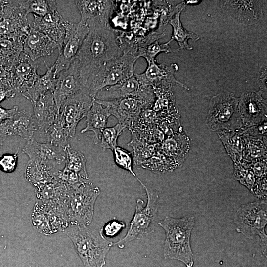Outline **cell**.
<instances>
[{"label": "cell", "mask_w": 267, "mask_h": 267, "mask_svg": "<svg viewBox=\"0 0 267 267\" xmlns=\"http://www.w3.org/2000/svg\"><path fill=\"white\" fill-rule=\"evenodd\" d=\"M86 23L89 31L75 59L85 87L105 63L124 53L110 24L95 19Z\"/></svg>", "instance_id": "6da1fadb"}, {"label": "cell", "mask_w": 267, "mask_h": 267, "mask_svg": "<svg viewBox=\"0 0 267 267\" xmlns=\"http://www.w3.org/2000/svg\"><path fill=\"white\" fill-rule=\"evenodd\" d=\"M195 222L192 216L177 219L166 216L159 221L158 224L164 230L166 234L163 247L165 259L177 260L187 267H193V254L190 237Z\"/></svg>", "instance_id": "7a4b0ae2"}, {"label": "cell", "mask_w": 267, "mask_h": 267, "mask_svg": "<svg viewBox=\"0 0 267 267\" xmlns=\"http://www.w3.org/2000/svg\"><path fill=\"white\" fill-rule=\"evenodd\" d=\"M62 231L71 239L84 267H103L105 265L106 255L113 243L103 236L101 230L75 225Z\"/></svg>", "instance_id": "3957f363"}, {"label": "cell", "mask_w": 267, "mask_h": 267, "mask_svg": "<svg viewBox=\"0 0 267 267\" xmlns=\"http://www.w3.org/2000/svg\"><path fill=\"white\" fill-rule=\"evenodd\" d=\"M100 193L98 187L89 182L70 187L63 204L68 227H88L92 222L96 200Z\"/></svg>", "instance_id": "277c9868"}, {"label": "cell", "mask_w": 267, "mask_h": 267, "mask_svg": "<svg viewBox=\"0 0 267 267\" xmlns=\"http://www.w3.org/2000/svg\"><path fill=\"white\" fill-rule=\"evenodd\" d=\"M136 179L146 192L147 203L144 206L143 200H137L135 212L129 224L127 233L123 238L113 243V245H117L120 248L133 240L142 239L153 232L155 226L159 207L158 195L149 189L138 177Z\"/></svg>", "instance_id": "5b68a950"}, {"label": "cell", "mask_w": 267, "mask_h": 267, "mask_svg": "<svg viewBox=\"0 0 267 267\" xmlns=\"http://www.w3.org/2000/svg\"><path fill=\"white\" fill-rule=\"evenodd\" d=\"M206 124L213 131H241L242 123L239 98L230 92H223L213 96L209 103Z\"/></svg>", "instance_id": "8992f818"}, {"label": "cell", "mask_w": 267, "mask_h": 267, "mask_svg": "<svg viewBox=\"0 0 267 267\" xmlns=\"http://www.w3.org/2000/svg\"><path fill=\"white\" fill-rule=\"evenodd\" d=\"M136 56L124 53L121 56L105 63L95 75L87 84L85 89L94 99L103 88L115 85L132 77Z\"/></svg>", "instance_id": "52a82bcc"}, {"label": "cell", "mask_w": 267, "mask_h": 267, "mask_svg": "<svg viewBox=\"0 0 267 267\" xmlns=\"http://www.w3.org/2000/svg\"><path fill=\"white\" fill-rule=\"evenodd\" d=\"M267 199L242 205L234 216L236 230L249 239L258 235L263 253L267 254V237L265 231L267 223Z\"/></svg>", "instance_id": "ba28073f"}, {"label": "cell", "mask_w": 267, "mask_h": 267, "mask_svg": "<svg viewBox=\"0 0 267 267\" xmlns=\"http://www.w3.org/2000/svg\"><path fill=\"white\" fill-rule=\"evenodd\" d=\"M33 227L40 233L51 235L67 227L63 205L37 200L31 214Z\"/></svg>", "instance_id": "9c48e42d"}, {"label": "cell", "mask_w": 267, "mask_h": 267, "mask_svg": "<svg viewBox=\"0 0 267 267\" xmlns=\"http://www.w3.org/2000/svg\"><path fill=\"white\" fill-rule=\"evenodd\" d=\"M65 35L59 55L53 64L57 76L67 69L76 59L83 42L89 31L87 23L65 21Z\"/></svg>", "instance_id": "30bf717a"}, {"label": "cell", "mask_w": 267, "mask_h": 267, "mask_svg": "<svg viewBox=\"0 0 267 267\" xmlns=\"http://www.w3.org/2000/svg\"><path fill=\"white\" fill-rule=\"evenodd\" d=\"M94 99L85 89L66 100L59 108L58 117L69 138H73L79 122L87 114Z\"/></svg>", "instance_id": "8fae6325"}, {"label": "cell", "mask_w": 267, "mask_h": 267, "mask_svg": "<svg viewBox=\"0 0 267 267\" xmlns=\"http://www.w3.org/2000/svg\"><path fill=\"white\" fill-rule=\"evenodd\" d=\"M145 71L134 75L142 85H148L153 88L171 89L175 84L187 90L189 88L184 84L178 81L175 77V73L178 69L176 63L165 65L157 63L156 60L147 62Z\"/></svg>", "instance_id": "7c38bea8"}, {"label": "cell", "mask_w": 267, "mask_h": 267, "mask_svg": "<svg viewBox=\"0 0 267 267\" xmlns=\"http://www.w3.org/2000/svg\"><path fill=\"white\" fill-rule=\"evenodd\" d=\"M262 93L260 90L246 91L239 98V109L242 123L241 131L267 120V102Z\"/></svg>", "instance_id": "4fadbf2b"}, {"label": "cell", "mask_w": 267, "mask_h": 267, "mask_svg": "<svg viewBox=\"0 0 267 267\" xmlns=\"http://www.w3.org/2000/svg\"><path fill=\"white\" fill-rule=\"evenodd\" d=\"M95 101L107 107L111 115H113L119 123L128 129L131 128L137 120L143 109L152 106L135 97L110 101Z\"/></svg>", "instance_id": "5bb4252c"}, {"label": "cell", "mask_w": 267, "mask_h": 267, "mask_svg": "<svg viewBox=\"0 0 267 267\" xmlns=\"http://www.w3.org/2000/svg\"><path fill=\"white\" fill-rule=\"evenodd\" d=\"M149 86L141 84L134 75L115 85L106 87L97 93L94 99L110 101L127 97L144 100L149 92Z\"/></svg>", "instance_id": "9a60e30c"}, {"label": "cell", "mask_w": 267, "mask_h": 267, "mask_svg": "<svg viewBox=\"0 0 267 267\" xmlns=\"http://www.w3.org/2000/svg\"><path fill=\"white\" fill-rule=\"evenodd\" d=\"M85 89L80 77L78 64L75 59L68 68L57 75L53 95L58 111L66 100Z\"/></svg>", "instance_id": "2e32d148"}, {"label": "cell", "mask_w": 267, "mask_h": 267, "mask_svg": "<svg viewBox=\"0 0 267 267\" xmlns=\"http://www.w3.org/2000/svg\"><path fill=\"white\" fill-rule=\"evenodd\" d=\"M31 23L19 0H8L0 15V35L22 34L26 35Z\"/></svg>", "instance_id": "e0dca14e"}, {"label": "cell", "mask_w": 267, "mask_h": 267, "mask_svg": "<svg viewBox=\"0 0 267 267\" xmlns=\"http://www.w3.org/2000/svg\"><path fill=\"white\" fill-rule=\"evenodd\" d=\"M223 6L227 14L242 25L256 24L263 17L261 4L258 0H226Z\"/></svg>", "instance_id": "ac0fdd59"}, {"label": "cell", "mask_w": 267, "mask_h": 267, "mask_svg": "<svg viewBox=\"0 0 267 267\" xmlns=\"http://www.w3.org/2000/svg\"><path fill=\"white\" fill-rule=\"evenodd\" d=\"M56 49L59 50V46L55 42L31 24L23 43V52L26 55L36 61L52 55Z\"/></svg>", "instance_id": "d6986e66"}, {"label": "cell", "mask_w": 267, "mask_h": 267, "mask_svg": "<svg viewBox=\"0 0 267 267\" xmlns=\"http://www.w3.org/2000/svg\"><path fill=\"white\" fill-rule=\"evenodd\" d=\"M60 149L49 142L40 143L32 138L27 141L22 152L28 156L29 161L56 167L65 160Z\"/></svg>", "instance_id": "ffe728a7"}, {"label": "cell", "mask_w": 267, "mask_h": 267, "mask_svg": "<svg viewBox=\"0 0 267 267\" xmlns=\"http://www.w3.org/2000/svg\"><path fill=\"white\" fill-rule=\"evenodd\" d=\"M38 61L32 60L23 52L13 66L11 72L13 85L17 92L22 94L33 85L38 74Z\"/></svg>", "instance_id": "44dd1931"}, {"label": "cell", "mask_w": 267, "mask_h": 267, "mask_svg": "<svg viewBox=\"0 0 267 267\" xmlns=\"http://www.w3.org/2000/svg\"><path fill=\"white\" fill-rule=\"evenodd\" d=\"M75 3L81 15L80 22L86 23L89 19L110 24L115 9L112 0H75Z\"/></svg>", "instance_id": "7402d4cb"}, {"label": "cell", "mask_w": 267, "mask_h": 267, "mask_svg": "<svg viewBox=\"0 0 267 267\" xmlns=\"http://www.w3.org/2000/svg\"><path fill=\"white\" fill-rule=\"evenodd\" d=\"M31 103L37 130L44 132L55 120L58 114L53 92L49 91L40 96Z\"/></svg>", "instance_id": "603a6c76"}, {"label": "cell", "mask_w": 267, "mask_h": 267, "mask_svg": "<svg viewBox=\"0 0 267 267\" xmlns=\"http://www.w3.org/2000/svg\"><path fill=\"white\" fill-rule=\"evenodd\" d=\"M65 21L56 10L44 17L34 15L33 21L31 24L55 42L59 46V51L65 35Z\"/></svg>", "instance_id": "cb8c5ba5"}, {"label": "cell", "mask_w": 267, "mask_h": 267, "mask_svg": "<svg viewBox=\"0 0 267 267\" xmlns=\"http://www.w3.org/2000/svg\"><path fill=\"white\" fill-rule=\"evenodd\" d=\"M5 135H18L27 141L32 139L37 130L33 115L23 110L11 119L0 123Z\"/></svg>", "instance_id": "d4e9b609"}, {"label": "cell", "mask_w": 267, "mask_h": 267, "mask_svg": "<svg viewBox=\"0 0 267 267\" xmlns=\"http://www.w3.org/2000/svg\"><path fill=\"white\" fill-rule=\"evenodd\" d=\"M59 170L56 167L29 161L24 177L27 181L37 190L58 178Z\"/></svg>", "instance_id": "484cf974"}, {"label": "cell", "mask_w": 267, "mask_h": 267, "mask_svg": "<svg viewBox=\"0 0 267 267\" xmlns=\"http://www.w3.org/2000/svg\"><path fill=\"white\" fill-rule=\"evenodd\" d=\"M26 35H0V65L11 69L23 52V43Z\"/></svg>", "instance_id": "4316f807"}, {"label": "cell", "mask_w": 267, "mask_h": 267, "mask_svg": "<svg viewBox=\"0 0 267 267\" xmlns=\"http://www.w3.org/2000/svg\"><path fill=\"white\" fill-rule=\"evenodd\" d=\"M160 149L181 167L190 150V140L183 131L167 136L160 143Z\"/></svg>", "instance_id": "83f0119b"}, {"label": "cell", "mask_w": 267, "mask_h": 267, "mask_svg": "<svg viewBox=\"0 0 267 267\" xmlns=\"http://www.w3.org/2000/svg\"><path fill=\"white\" fill-rule=\"evenodd\" d=\"M110 116L111 114L108 109L94 100L86 116V126L80 131V133L92 132L94 133V142L95 144H98Z\"/></svg>", "instance_id": "f1b7e54d"}, {"label": "cell", "mask_w": 267, "mask_h": 267, "mask_svg": "<svg viewBox=\"0 0 267 267\" xmlns=\"http://www.w3.org/2000/svg\"><path fill=\"white\" fill-rule=\"evenodd\" d=\"M217 135L233 163H243L245 144L242 132L222 130L217 132Z\"/></svg>", "instance_id": "f546056e"}, {"label": "cell", "mask_w": 267, "mask_h": 267, "mask_svg": "<svg viewBox=\"0 0 267 267\" xmlns=\"http://www.w3.org/2000/svg\"><path fill=\"white\" fill-rule=\"evenodd\" d=\"M46 67V72L43 75H38L32 86L22 95L31 103L36 101L40 96L49 91H53L56 82L57 76L54 66L49 67L44 60Z\"/></svg>", "instance_id": "4dcf8cb0"}, {"label": "cell", "mask_w": 267, "mask_h": 267, "mask_svg": "<svg viewBox=\"0 0 267 267\" xmlns=\"http://www.w3.org/2000/svg\"><path fill=\"white\" fill-rule=\"evenodd\" d=\"M69 188L62 181L57 179L34 191L38 200L63 205Z\"/></svg>", "instance_id": "1f68e13d"}, {"label": "cell", "mask_w": 267, "mask_h": 267, "mask_svg": "<svg viewBox=\"0 0 267 267\" xmlns=\"http://www.w3.org/2000/svg\"><path fill=\"white\" fill-rule=\"evenodd\" d=\"M181 12L182 11H179L175 13L167 24H170L173 27V33L171 39L178 43L179 46L178 49L190 50L193 48L188 44V39H190L196 41L200 39V37L183 27L180 19Z\"/></svg>", "instance_id": "d6a6232c"}, {"label": "cell", "mask_w": 267, "mask_h": 267, "mask_svg": "<svg viewBox=\"0 0 267 267\" xmlns=\"http://www.w3.org/2000/svg\"><path fill=\"white\" fill-rule=\"evenodd\" d=\"M139 166L143 169L157 173L172 172L178 168L176 162L163 153L161 149L151 157L142 162Z\"/></svg>", "instance_id": "836d02e7"}, {"label": "cell", "mask_w": 267, "mask_h": 267, "mask_svg": "<svg viewBox=\"0 0 267 267\" xmlns=\"http://www.w3.org/2000/svg\"><path fill=\"white\" fill-rule=\"evenodd\" d=\"M131 135L132 139L127 145L133 149L134 165L139 166L142 162L151 157L160 149V143H149L138 138L133 134Z\"/></svg>", "instance_id": "e575fe53"}, {"label": "cell", "mask_w": 267, "mask_h": 267, "mask_svg": "<svg viewBox=\"0 0 267 267\" xmlns=\"http://www.w3.org/2000/svg\"><path fill=\"white\" fill-rule=\"evenodd\" d=\"M63 150L65 153V168L77 173L82 179L89 181L86 169V159L80 151L75 150L67 144Z\"/></svg>", "instance_id": "d590c367"}, {"label": "cell", "mask_w": 267, "mask_h": 267, "mask_svg": "<svg viewBox=\"0 0 267 267\" xmlns=\"http://www.w3.org/2000/svg\"><path fill=\"white\" fill-rule=\"evenodd\" d=\"M242 135L245 144L243 163L248 164L254 160L267 157V139L252 137L243 133Z\"/></svg>", "instance_id": "8d00e7d4"}, {"label": "cell", "mask_w": 267, "mask_h": 267, "mask_svg": "<svg viewBox=\"0 0 267 267\" xmlns=\"http://www.w3.org/2000/svg\"><path fill=\"white\" fill-rule=\"evenodd\" d=\"M19 2L27 15L32 13L35 16L44 17L57 10L55 0H19Z\"/></svg>", "instance_id": "74e56055"}, {"label": "cell", "mask_w": 267, "mask_h": 267, "mask_svg": "<svg viewBox=\"0 0 267 267\" xmlns=\"http://www.w3.org/2000/svg\"><path fill=\"white\" fill-rule=\"evenodd\" d=\"M49 142L60 148H64L68 144L67 140L69 138L58 116L53 122L44 132Z\"/></svg>", "instance_id": "f35d334b"}, {"label": "cell", "mask_w": 267, "mask_h": 267, "mask_svg": "<svg viewBox=\"0 0 267 267\" xmlns=\"http://www.w3.org/2000/svg\"><path fill=\"white\" fill-rule=\"evenodd\" d=\"M172 41L171 39L166 43L160 44L158 40H156L145 46L140 47L136 56L138 58L142 57L145 58L147 62L155 61L156 56L161 52L172 53L179 49L174 50L170 47L169 44Z\"/></svg>", "instance_id": "ab89813d"}, {"label": "cell", "mask_w": 267, "mask_h": 267, "mask_svg": "<svg viewBox=\"0 0 267 267\" xmlns=\"http://www.w3.org/2000/svg\"><path fill=\"white\" fill-rule=\"evenodd\" d=\"M233 166L235 178L253 193L256 186L257 180L249 166L246 163H234Z\"/></svg>", "instance_id": "60d3db41"}, {"label": "cell", "mask_w": 267, "mask_h": 267, "mask_svg": "<svg viewBox=\"0 0 267 267\" xmlns=\"http://www.w3.org/2000/svg\"><path fill=\"white\" fill-rule=\"evenodd\" d=\"M126 127L117 123L110 127H106L102 132L100 146L103 151L110 149L112 151L118 146L117 140Z\"/></svg>", "instance_id": "b9f144b4"}, {"label": "cell", "mask_w": 267, "mask_h": 267, "mask_svg": "<svg viewBox=\"0 0 267 267\" xmlns=\"http://www.w3.org/2000/svg\"><path fill=\"white\" fill-rule=\"evenodd\" d=\"M115 163L120 168L128 171L134 177H137L133 170L134 161L132 153L117 146L113 151Z\"/></svg>", "instance_id": "7bdbcfd3"}, {"label": "cell", "mask_w": 267, "mask_h": 267, "mask_svg": "<svg viewBox=\"0 0 267 267\" xmlns=\"http://www.w3.org/2000/svg\"><path fill=\"white\" fill-rule=\"evenodd\" d=\"M267 157H266L254 160L247 164L256 178V188L259 185L267 183Z\"/></svg>", "instance_id": "ee69618b"}, {"label": "cell", "mask_w": 267, "mask_h": 267, "mask_svg": "<svg viewBox=\"0 0 267 267\" xmlns=\"http://www.w3.org/2000/svg\"><path fill=\"white\" fill-rule=\"evenodd\" d=\"M58 178L68 186L75 188L87 181L82 179L77 173L66 168L59 170Z\"/></svg>", "instance_id": "f6af8a7d"}, {"label": "cell", "mask_w": 267, "mask_h": 267, "mask_svg": "<svg viewBox=\"0 0 267 267\" xmlns=\"http://www.w3.org/2000/svg\"><path fill=\"white\" fill-rule=\"evenodd\" d=\"M18 158V151L4 154L0 157V170L5 173H13L17 167Z\"/></svg>", "instance_id": "bcb514c9"}, {"label": "cell", "mask_w": 267, "mask_h": 267, "mask_svg": "<svg viewBox=\"0 0 267 267\" xmlns=\"http://www.w3.org/2000/svg\"><path fill=\"white\" fill-rule=\"evenodd\" d=\"M125 226L124 222L113 219L105 224L101 232L104 237H113L117 235Z\"/></svg>", "instance_id": "7dc6e473"}, {"label": "cell", "mask_w": 267, "mask_h": 267, "mask_svg": "<svg viewBox=\"0 0 267 267\" xmlns=\"http://www.w3.org/2000/svg\"><path fill=\"white\" fill-rule=\"evenodd\" d=\"M267 120L262 123L250 127L243 131L242 133L249 136L261 139H267Z\"/></svg>", "instance_id": "c3c4849f"}, {"label": "cell", "mask_w": 267, "mask_h": 267, "mask_svg": "<svg viewBox=\"0 0 267 267\" xmlns=\"http://www.w3.org/2000/svg\"><path fill=\"white\" fill-rule=\"evenodd\" d=\"M0 85L4 86L5 87L15 89L13 85L11 71L0 65Z\"/></svg>", "instance_id": "681fc988"}, {"label": "cell", "mask_w": 267, "mask_h": 267, "mask_svg": "<svg viewBox=\"0 0 267 267\" xmlns=\"http://www.w3.org/2000/svg\"><path fill=\"white\" fill-rule=\"evenodd\" d=\"M18 111L17 106H14L10 109H5L0 106V123L12 118Z\"/></svg>", "instance_id": "f907efd6"}, {"label": "cell", "mask_w": 267, "mask_h": 267, "mask_svg": "<svg viewBox=\"0 0 267 267\" xmlns=\"http://www.w3.org/2000/svg\"><path fill=\"white\" fill-rule=\"evenodd\" d=\"M267 66H264L261 68L259 71L258 84L260 88V90L262 92H267Z\"/></svg>", "instance_id": "816d5d0a"}, {"label": "cell", "mask_w": 267, "mask_h": 267, "mask_svg": "<svg viewBox=\"0 0 267 267\" xmlns=\"http://www.w3.org/2000/svg\"><path fill=\"white\" fill-rule=\"evenodd\" d=\"M17 92L14 89L0 85V104L5 100L14 97Z\"/></svg>", "instance_id": "f5cc1de1"}, {"label": "cell", "mask_w": 267, "mask_h": 267, "mask_svg": "<svg viewBox=\"0 0 267 267\" xmlns=\"http://www.w3.org/2000/svg\"><path fill=\"white\" fill-rule=\"evenodd\" d=\"M6 137L3 129L0 125V148L3 145L4 141Z\"/></svg>", "instance_id": "db71d44e"}, {"label": "cell", "mask_w": 267, "mask_h": 267, "mask_svg": "<svg viewBox=\"0 0 267 267\" xmlns=\"http://www.w3.org/2000/svg\"><path fill=\"white\" fill-rule=\"evenodd\" d=\"M8 3V0H0V15Z\"/></svg>", "instance_id": "11a10c76"}, {"label": "cell", "mask_w": 267, "mask_h": 267, "mask_svg": "<svg viewBox=\"0 0 267 267\" xmlns=\"http://www.w3.org/2000/svg\"><path fill=\"white\" fill-rule=\"evenodd\" d=\"M199 1L198 0H188L186 1L187 3H198Z\"/></svg>", "instance_id": "9f6ffc18"}]
</instances>
